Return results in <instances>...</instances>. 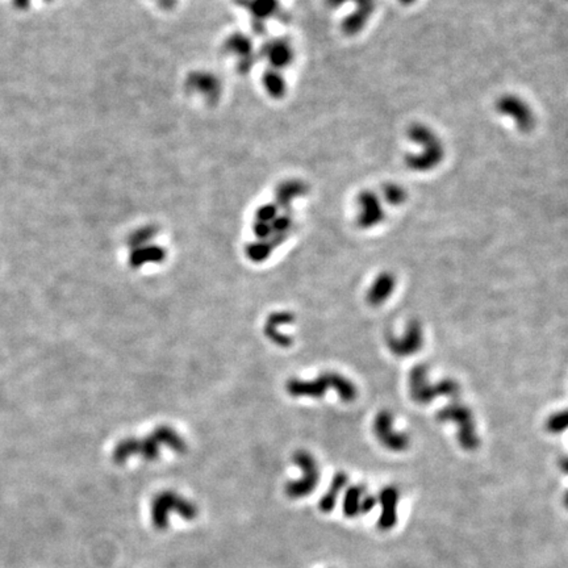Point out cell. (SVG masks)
I'll use <instances>...</instances> for the list:
<instances>
[{
    "label": "cell",
    "instance_id": "cell-1",
    "mask_svg": "<svg viewBox=\"0 0 568 568\" xmlns=\"http://www.w3.org/2000/svg\"><path fill=\"white\" fill-rule=\"evenodd\" d=\"M406 137L420 148L418 153H408L404 158L409 170L416 173H428L441 164L446 153L445 145L433 128L415 123L408 128Z\"/></svg>",
    "mask_w": 568,
    "mask_h": 568
},
{
    "label": "cell",
    "instance_id": "cell-2",
    "mask_svg": "<svg viewBox=\"0 0 568 568\" xmlns=\"http://www.w3.org/2000/svg\"><path fill=\"white\" fill-rule=\"evenodd\" d=\"M330 390L337 392L344 403H353L358 396L355 384L338 372H325L314 381L292 379L287 383V391L293 397L320 399Z\"/></svg>",
    "mask_w": 568,
    "mask_h": 568
},
{
    "label": "cell",
    "instance_id": "cell-3",
    "mask_svg": "<svg viewBox=\"0 0 568 568\" xmlns=\"http://www.w3.org/2000/svg\"><path fill=\"white\" fill-rule=\"evenodd\" d=\"M409 394L421 406L430 404L440 396L455 397L459 394V384L454 379H443L441 382L430 383L428 376V366L420 363L413 366L408 375Z\"/></svg>",
    "mask_w": 568,
    "mask_h": 568
},
{
    "label": "cell",
    "instance_id": "cell-4",
    "mask_svg": "<svg viewBox=\"0 0 568 568\" xmlns=\"http://www.w3.org/2000/svg\"><path fill=\"white\" fill-rule=\"evenodd\" d=\"M175 512L187 521H192L197 517V505L190 500L182 498L173 491H164L158 493L151 502V522L153 526L163 532L169 528L170 514Z\"/></svg>",
    "mask_w": 568,
    "mask_h": 568
},
{
    "label": "cell",
    "instance_id": "cell-5",
    "mask_svg": "<svg viewBox=\"0 0 568 568\" xmlns=\"http://www.w3.org/2000/svg\"><path fill=\"white\" fill-rule=\"evenodd\" d=\"M437 420L440 422H454L458 427V442L462 449L467 452L477 449L480 441L476 433L475 418L468 406L454 400L437 412Z\"/></svg>",
    "mask_w": 568,
    "mask_h": 568
},
{
    "label": "cell",
    "instance_id": "cell-6",
    "mask_svg": "<svg viewBox=\"0 0 568 568\" xmlns=\"http://www.w3.org/2000/svg\"><path fill=\"white\" fill-rule=\"evenodd\" d=\"M293 461L302 470V477L299 480L289 482L286 486V493L290 499H302L309 496L320 482L318 464L314 456L308 452H298L293 455Z\"/></svg>",
    "mask_w": 568,
    "mask_h": 568
},
{
    "label": "cell",
    "instance_id": "cell-7",
    "mask_svg": "<svg viewBox=\"0 0 568 568\" xmlns=\"http://www.w3.org/2000/svg\"><path fill=\"white\" fill-rule=\"evenodd\" d=\"M496 111L510 118L522 133H529L535 127L533 108L519 95H502L496 102Z\"/></svg>",
    "mask_w": 568,
    "mask_h": 568
},
{
    "label": "cell",
    "instance_id": "cell-8",
    "mask_svg": "<svg viewBox=\"0 0 568 568\" xmlns=\"http://www.w3.org/2000/svg\"><path fill=\"white\" fill-rule=\"evenodd\" d=\"M374 433L378 441L391 452H404L409 447V437L406 433L394 430V415L387 409H383L375 416Z\"/></svg>",
    "mask_w": 568,
    "mask_h": 568
},
{
    "label": "cell",
    "instance_id": "cell-9",
    "mask_svg": "<svg viewBox=\"0 0 568 568\" xmlns=\"http://www.w3.org/2000/svg\"><path fill=\"white\" fill-rule=\"evenodd\" d=\"M326 6L330 8H338L348 1L355 4V10L353 13L346 16L342 22V32L351 37L357 36L362 32V29L367 25L371 19L372 13L375 11V0H325Z\"/></svg>",
    "mask_w": 568,
    "mask_h": 568
},
{
    "label": "cell",
    "instance_id": "cell-10",
    "mask_svg": "<svg viewBox=\"0 0 568 568\" xmlns=\"http://www.w3.org/2000/svg\"><path fill=\"white\" fill-rule=\"evenodd\" d=\"M387 346L390 351L400 358L416 354L424 345V330L417 320H412L406 325V332L400 337L387 335Z\"/></svg>",
    "mask_w": 568,
    "mask_h": 568
},
{
    "label": "cell",
    "instance_id": "cell-11",
    "mask_svg": "<svg viewBox=\"0 0 568 568\" xmlns=\"http://www.w3.org/2000/svg\"><path fill=\"white\" fill-rule=\"evenodd\" d=\"M357 203L360 206V215L357 217V224L360 229H370L379 225L384 219V209H383L381 197L372 191H362Z\"/></svg>",
    "mask_w": 568,
    "mask_h": 568
},
{
    "label": "cell",
    "instance_id": "cell-12",
    "mask_svg": "<svg viewBox=\"0 0 568 568\" xmlns=\"http://www.w3.org/2000/svg\"><path fill=\"white\" fill-rule=\"evenodd\" d=\"M262 53H263V57L267 59V62L270 63L271 69L278 70V71L289 68L295 57L293 47L291 45L290 41L284 38H277V40L268 41L263 47Z\"/></svg>",
    "mask_w": 568,
    "mask_h": 568
},
{
    "label": "cell",
    "instance_id": "cell-13",
    "mask_svg": "<svg viewBox=\"0 0 568 568\" xmlns=\"http://www.w3.org/2000/svg\"><path fill=\"white\" fill-rule=\"evenodd\" d=\"M378 502L382 507V513L378 520V528L384 532L390 530L397 522L399 491L394 487L384 488L378 496Z\"/></svg>",
    "mask_w": 568,
    "mask_h": 568
},
{
    "label": "cell",
    "instance_id": "cell-14",
    "mask_svg": "<svg viewBox=\"0 0 568 568\" xmlns=\"http://www.w3.org/2000/svg\"><path fill=\"white\" fill-rule=\"evenodd\" d=\"M187 86L191 91L200 93L207 100H215L220 95V82L209 72H194L188 77Z\"/></svg>",
    "mask_w": 568,
    "mask_h": 568
},
{
    "label": "cell",
    "instance_id": "cell-15",
    "mask_svg": "<svg viewBox=\"0 0 568 568\" xmlns=\"http://www.w3.org/2000/svg\"><path fill=\"white\" fill-rule=\"evenodd\" d=\"M396 287V278L391 273H382L372 282L370 290L367 291L366 300L372 307H379L387 299L391 298Z\"/></svg>",
    "mask_w": 568,
    "mask_h": 568
},
{
    "label": "cell",
    "instance_id": "cell-16",
    "mask_svg": "<svg viewBox=\"0 0 568 568\" xmlns=\"http://www.w3.org/2000/svg\"><path fill=\"white\" fill-rule=\"evenodd\" d=\"M243 6L259 25H263L267 19L275 16L279 10L278 0H244Z\"/></svg>",
    "mask_w": 568,
    "mask_h": 568
},
{
    "label": "cell",
    "instance_id": "cell-17",
    "mask_svg": "<svg viewBox=\"0 0 568 568\" xmlns=\"http://www.w3.org/2000/svg\"><path fill=\"white\" fill-rule=\"evenodd\" d=\"M293 321V316L291 314H271V317L268 318L266 325V335L270 339H273L275 344H278L279 346L287 348L292 344V339L290 337L283 335L279 332L278 326L282 325L290 324Z\"/></svg>",
    "mask_w": 568,
    "mask_h": 568
},
{
    "label": "cell",
    "instance_id": "cell-18",
    "mask_svg": "<svg viewBox=\"0 0 568 568\" xmlns=\"http://www.w3.org/2000/svg\"><path fill=\"white\" fill-rule=\"evenodd\" d=\"M308 191L307 185L302 181L283 182L277 190V200L283 208H290L292 201L298 197H304Z\"/></svg>",
    "mask_w": 568,
    "mask_h": 568
},
{
    "label": "cell",
    "instance_id": "cell-19",
    "mask_svg": "<svg viewBox=\"0 0 568 568\" xmlns=\"http://www.w3.org/2000/svg\"><path fill=\"white\" fill-rule=\"evenodd\" d=\"M348 477L345 473H337L330 486L328 488V491L325 492L324 496L320 500V510L324 513H329L335 509L336 507L337 499L341 493V491L346 487L348 484Z\"/></svg>",
    "mask_w": 568,
    "mask_h": 568
},
{
    "label": "cell",
    "instance_id": "cell-20",
    "mask_svg": "<svg viewBox=\"0 0 568 568\" xmlns=\"http://www.w3.org/2000/svg\"><path fill=\"white\" fill-rule=\"evenodd\" d=\"M262 84L266 93L274 99H282L286 95V79L278 70L268 69L263 74Z\"/></svg>",
    "mask_w": 568,
    "mask_h": 568
},
{
    "label": "cell",
    "instance_id": "cell-21",
    "mask_svg": "<svg viewBox=\"0 0 568 568\" xmlns=\"http://www.w3.org/2000/svg\"><path fill=\"white\" fill-rule=\"evenodd\" d=\"M227 47L231 56H234L238 59L241 68L244 69L245 65L247 63L246 59L252 56V44L245 36H231L229 40L227 41Z\"/></svg>",
    "mask_w": 568,
    "mask_h": 568
},
{
    "label": "cell",
    "instance_id": "cell-22",
    "mask_svg": "<svg viewBox=\"0 0 568 568\" xmlns=\"http://www.w3.org/2000/svg\"><path fill=\"white\" fill-rule=\"evenodd\" d=\"M364 488L362 486H351L348 488L345 498H344V513L346 517H357L360 514V507H362V500L364 498Z\"/></svg>",
    "mask_w": 568,
    "mask_h": 568
},
{
    "label": "cell",
    "instance_id": "cell-23",
    "mask_svg": "<svg viewBox=\"0 0 568 568\" xmlns=\"http://www.w3.org/2000/svg\"><path fill=\"white\" fill-rule=\"evenodd\" d=\"M383 197L390 206H401L406 201L408 192L404 187L397 183H387L383 187Z\"/></svg>",
    "mask_w": 568,
    "mask_h": 568
},
{
    "label": "cell",
    "instance_id": "cell-24",
    "mask_svg": "<svg viewBox=\"0 0 568 568\" xmlns=\"http://www.w3.org/2000/svg\"><path fill=\"white\" fill-rule=\"evenodd\" d=\"M546 429L553 434H560L567 429V410H560L550 416L546 422Z\"/></svg>",
    "mask_w": 568,
    "mask_h": 568
},
{
    "label": "cell",
    "instance_id": "cell-25",
    "mask_svg": "<svg viewBox=\"0 0 568 568\" xmlns=\"http://www.w3.org/2000/svg\"><path fill=\"white\" fill-rule=\"evenodd\" d=\"M378 499H375L371 495H364V498L362 500V507H360V514L362 513H369L374 509V507L376 505Z\"/></svg>",
    "mask_w": 568,
    "mask_h": 568
},
{
    "label": "cell",
    "instance_id": "cell-26",
    "mask_svg": "<svg viewBox=\"0 0 568 568\" xmlns=\"http://www.w3.org/2000/svg\"><path fill=\"white\" fill-rule=\"evenodd\" d=\"M401 4H404V6H409V4H412L415 0H399Z\"/></svg>",
    "mask_w": 568,
    "mask_h": 568
},
{
    "label": "cell",
    "instance_id": "cell-27",
    "mask_svg": "<svg viewBox=\"0 0 568 568\" xmlns=\"http://www.w3.org/2000/svg\"><path fill=\"white\" fill-rule=\"evenodd\" d=\"M20 4H23L24 1H26V0H17Z\"/></svg>",
    "mask_w": 568,
    "mask_h": 568
}]
</instances>
